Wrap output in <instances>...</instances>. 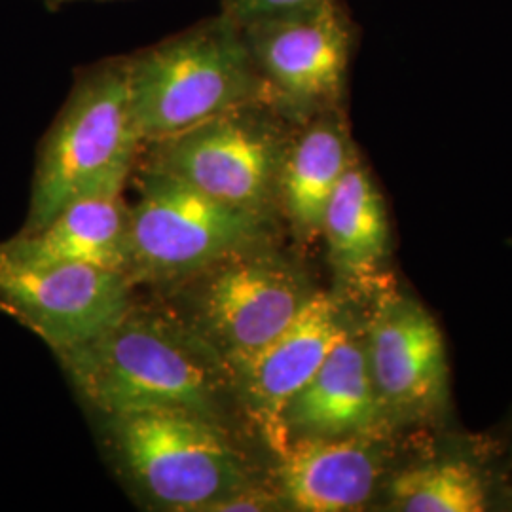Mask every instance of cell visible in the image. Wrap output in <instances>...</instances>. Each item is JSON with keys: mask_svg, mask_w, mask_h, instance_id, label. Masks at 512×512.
I'll return each mask as SVG.
<instances>
[{"mask_svg": "<svg viewBox=\"0 0 512 512\" xmlns=\"http://www.w3.org/2000/svg\"><path fill=\"white\" fill-rule=\"evenodd\" d=\"M391 501L404 512H480L486 509V490L471 463L448 459L397 476Z\"/></svg>", "mask_w": 512, "mask_h": 512, "instance_id": "obj_17", "label": "cell"}, {"mask_svg": "<svg viewBox=\"0 0 512 512\" xmlns=\"http://www.w3.org/2000/svg\"><path fill=\"white\" fill-rule=\"evenodd\" d=\"M321 230L334 266L349 279H363L382 262L387 249L384 198L359 154L336 186Z\"/></svg>", "mask_w": 512, "mask_h": 512, "instance_id": "obj_16", "label": "cell"}, {"mask_svg": "<svg viewBox=\"0 0 512 512\" xmlns=\"http://www.w3.org/2000/svg\"><path fill=\"white\" fill-rule=\"evenodd\" d=\"M325 2L327 0H220V14L243 29L260 21L302 14Z\"/></svg>", "mask_w": 512, "mask_h": 512, "instance_id": "obj_18", "label": "cell"}, {"mask_svg": "<svg viewBox=\"0 0 512 512\" xmlns=\"http://www.w3.org/2000/svg\"><path fill=\"white\" fill-rule=\"evenodd\" d=\"M294 122L268 101L220 112L194 128L148 143V167L192 184L217 202L266 217Z\"/></svg>", "mask_w": 512, "mask_h": 512, "instance_id": "obj_4", "label": "cell"}, {"mask_svg": "<svg viewBox=\"0 0 512 512\" xmlns=\"http://www.w3.org/2000/svg\"><path fill=\"white\" fill-rule=\"evenodd\" d=\"M366 361L385 410L423 414L442 401L448 384L446 349L437 323L418 304H380L366 338Z\"/></svg>", "mask_w": 512, "mask_h": 512, "instance_id": "obj_11", "label": "cell"}, {"mask_svg": "<svg viewBox=\"0 0 512 512\" xmlns=\"http://www.w3.org/2000/svg\"><path fill=\"white\" fill-rule=\"evenodd\" d=\"M86 403L109 418L186 410L220 421L230 370L181 319L129 308L90 340L55 353Z\"/></svg>", "mask_w": 512, "mask_h": 512, "instance_id": "obj_1", "label": "cell"}, {"mask_svg": "<svg viewBox=\"0 0 512 512\" xmlns=\"http://www.w3.org/2000/svg\"><path fill=\"white\" fill-rule=\"evenodd\" d=\"M385 414L365 344L348 332L283 412L287 439L351 437L372 431Z\"/></svg>", "mask_w": 512, "mask_h": 512, "instance_id": "obj_12", "label": "cell"}, {"mask_svg": "<svg viewBox=\"0 0 512 512\" xmlns=\"http://www.w3.org/2000/svg\"><path fill=\"white\" fill-rule=\"evenodd\" d=\"M357 156L342 109L296 122L279 175V198L302 232H319L330 198Z\"/></svg>", "mask_w": 512, "mask_h": 512, "instance_id": "obj_15", "label": "cell"}, {"mask_svg": "<svg viewBox=\"0 0 512 512\" xmlns=\"http://www.w3.org/2000/svg\"><path fill=\"white\" fill-rule=\"evenodd\" d=\"M129 308V275L86 264L25 262L0 249V310L54 353L101 334Z\"/></svg>", "mask_w": 512, "mask_h": 512, "instance_id": "obj_9", "label": "cell"}, {"mask_svg": "<svg viewBox=\"0 0 512 512\" xmlns=\"http://www.w3.org/2000/svg\"><path fill=\"white\" fill-rule=\"evenodd\" d=\"M272 505H274V499L270 495L262 494L260 490L247 486L236 494L217 501L209 512L268 511L272 509Z\"/></svg>", "mask_w": 512, "mask_h": 512, "instance_id": "obj_19", "label": "cell"}, {"mask_svg": "<svg viewBox=\"0 0 512 512\" xmlns=\"http://www.w3.org/2000/svg\"><path fill=\"white\" fill-rule=\"evenodd\" d=\"M196 277L188 327L228 370L249 361L287 329L313 293L302 277L255 249L228 256Z\"/></svg>", "mask_w": 512, "mask_h": 512, "instance_id": "obj_8", "label": "cell"}, {"mask_svg": "<svg viewBox=\"0 0 512 512\" xmlns=\"http://www.w3.org/2000/svg\"><path fill=\"white\" fill-rule=\"evenodd\" d=\"M264 217L217 202L192 184L143 167L128 207L129 277L181 279L255 249Z\"/></svg>", "mask_w": 512, "mask_h": 512, "instance_id": "obj_5", "label": "cell"}, {"mask_svg": "<svg viewBox=\"0 0 512 512\" xmlns=\"http://www.w3.org/2000/svg\"><path fill=\"white\" fill-rule=\"evenodd\" d=\"M266 99L291 122L342 109L359 27L344 0L243 27Z\"/></svg>", "mask_w": 512, "mask_h": 512, "instance_id": "obj_7", "label": "cell"}, {"mask_svg": "<svg viewBox=\"0 0 512 512\" xmlns=\"http://www.w3.org/2000/svg\"><path fill=\"white\" fill-rule=\"evenodd\" d=\"M40 4H44L46 6V10H50V12H57L59 8H63L65 4H73V2H82V0H38ZM99 2H103V0H99Z\"/></svg>", "mask_w": 512, "mask_h": 512, "instance_id": "obj_20", "label": "cell"}, {"mask_svg": "<svg viewBox=\"0 0 512 512\" xmlns=\"http://www.w3.org/2000/svg\"><path fill=\"white\" fill-rule=\"evenodd\" d=\"M143 148L129 101L126 55L82 69L38 145L21 234L44 228L76 200L122 194Z\"/></svg>", "mask_w": 512, "mask_h": 512, "instance_id": "obj_2", "label": "cell"}, {"mask_svg": "<svg viewBox=\"0 0 512 512\" xmlns=\"http://www.w3.org/2000/svg\"><path fill=\"white\" fill-rule=\"evenodd\" d=\"M126 73L145 145L239 105L268 101L243 29L220 12L126 55Z\"/></svg>", "mask_w": 512, "mask_h": 512, "instance_id": "obj_3", "label": "cell"}, {"mask_svg": "<svg viewBox=\"0 0 512 512\" xmlns=\"http://www.w3.org/2000/svg\"><path fill=\"white\" fill-rule=\"evenodd\" d=\"M348 332L340 302L330 294L313 293L287 329L255 357L230 370L232 393L277 454L289 444L283 427L287 404Z\"/></svg>", "mask_w": 512, "mask_h": 512, "instance_id": "obj_10", "label": "cell"}, {"mask_svg": "<svg viewBox=\"0 0 512 512\" xmlns=\"http://www.w3.org/2000/svg\"><path fill=\"white\" fill-rule=\"evenodd\" d=\"M118 454L133 482L171 511H207L251 486L220 421L186 410L110 418Z\"/></svg>", "mask_w": 512, "mask_h": 512, "instance_id": "obj_6", "label": "cell"}, {"mask_svg": "<svg viewBox=\"0 0 512 512\" xmlns=\"http://www.w3.org/2000/svg\"><path fill=\"white\" fill-rule=\"evenodd\" d=\"M10 256L37 264H86L129 275L128 205L122 194L69 203L44 228L0 243Z\"/></svg>", "mask_w": 512, "mask_h": 512, "instance_id": "obj_14", "label": "cell"}, {"mask_svg": "<svg viewBox=\"0 0 512 512\" xmlns=\"http://www.w3.org/2000/svg\"><path fill=\"white\" fill-rule=\"evenodd\" d=\"M279 458L281 490L296 511L359 509L370 499L380 473L363 435L291 439Z\"/></svg>", "mask_w": 512, "mask_h": 512, "instance_id": "obj_13", "label": "cell"}]
</instances>
